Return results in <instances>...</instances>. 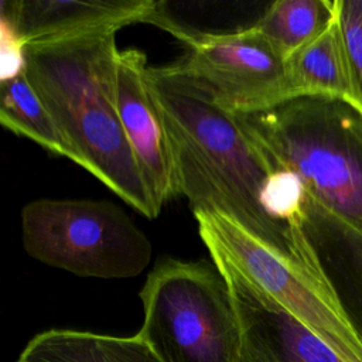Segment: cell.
<instances>
[{"instance_id":"3","label":"cell","mask_w":362,"mask_h":362,"mask_svg":"<svg viewBox=\"0 0 362 362\" xmlns=\"http://www.w3.org/2000/svg\"><path fill=\"white\" fill-rule=\"evenodd\" d=\"M272 163L304 191V211L362 225V113L327 98H297L240 115Z\"/></svg>"},{"instance_id":"14","label":"cell","mask_w":362,"mask_h":362,"mask_svg":"<svg viewBox=\"0 0 362 362\" xmlns=\"http://www.w3.org/2000/svg\"><path fill=\"white\" fill-rule=\"evenodd\" d=\"M338 0H277L252 24L287 61L335 20Z\"/></svg>"},{"instance_id":"9","label":"cell","mask_w":362,"mask_h":362,"mask_svg":"<svg viewBox=\"0 0 362 362\" xmlns=\"http://www.w3.org/2000/svg\"><path fill=\"white\" fill-rule=\"evenodd\" d=\"M163 7L151 0H13L1 1V21L25 47L134 23L163 28L170 17Z\"/></svg>"},{"instance_id":"16","label":"cell","mask_w":362,"mask_h":362,"mask_svg":"<svg viewBox=\"0 0 362 362\" xmlns=\"http://www.w3.org/2000/svg\"><path fill=\"white\" fill-rule=\"evenodd\" d=\"M338 24L348 62L362 98V0H338Z\"/></svg>"},{"instance_id":"4","label":"cell","mask_w":362,"mask_h":362,"mask_svg":"<svg viewBox=\"0 0 362 362\" xmlns=\"http://www.w3.org/2000/svg\"><path fill=\"white\" fill-rule=\"evenodd\" d=\"M137 335L161 362H242V328L229 284L212 262L164 259L140 291Z\"/></svg>"},{"instance_id":"11","label":"cell","mask_w":362,"mask_h":362,"mask_svg":"<svg viewBox=\"0 0 362 362\" xmlns=\"http://www.w3.org/2000/svg\"><path fill=\"white\" fill-rule=\"evenodd\" d=\"M304 228L344 308L362 332V225L304 211Z\"/></svg>"},{"instance_id":"1","label":"cell","mask_w":362,"mask_h":362,"mask_svg":"<svg viewBox=\"0 0 362 362\" xmlns=\"http://www.w3.org/2000/svg\"><path fill=\"white\" fill-rule=\"evenodd\" d=\"M150 82L170 134L180 195L194 212L221 214L288 264L327 277L304 228V191L276 167L240 115L163 66Z\"/></svg>"},{"instance_id":"12","label":"cell","mask_w":362,"mask_h":362,"mask_svg":"<svg viewBox=\"0 0 362 362\" xmlns=\"http://www.w3.org/2000/svg\"><path fill=\"white\" fill-rule=\"evenodd\" d=\"M286 72L291 99H337L362 113V98L348 62L338 10L332 24L318 38L286 61Z\"/></svg>"},{"instance_id":"2","label":"cell","mask_w":362,"mask_h":362,"mask_svg":"<svg viewBox=\"0 0 362 362\" xmlns=\"http://www.w3.org/2000/svg\"><path fill=\"white\" fill-rule=\"evenodd\" d=\"M24 47V74L76 156L126 204L147 218L160 211L144 184L122 127L116 99V33Z\"/></svg>"},{"instance_id":"13","label":"cell","mask_w":362,"mask_h":362,"mask_svg":"<svg viewBox=\"0 0 362 362\" xmlns=\"http://www.w3.org/2000/svg\"><path fill=\"white\" fill-rule=\"evenodd\" d=\"M17 362H161L136 334L113 337L74 329H49L34 337Z\"/></svg>"},{"instance_id":"15","label":"cell","mask_w":362,"mask_h":362,"mask_svg":"<svg viewBox=\"0 0 362 362\" xmlns=\"http://www.w3.org/2000/svg\"><path fill=\"white\" fill-rule=\"evenodd\" d=\"M0 122L14 134L76 163L72 147L24 72L0 82Z\"/></svg>"},{"instance_id":"5","label":"cell","mask_w":362,"mask_h":362,"mask_svg":"<svg viewBox=\"0 0 362 362\" xmlns=\"http://www.w3.org/2000/svg\"><path fill=\"white\" fill-rule=\"evenodd\" d=\"M21 232L33 259L81 277H134L151 259L148 238L109 201L35 199L21 211Z\"/></svg>"},{"instance_id":"6","label":"cell","mask_w":362,"mask_h":362,"mask_svg":"<svg viewBox=\"0 0 362 362\" xmlns=\"http://www.w3.org/2000/svg\"><path fill=\"white\" fill-rule=\"evenodd\" d=\"M194 215L211 259L229 263L345 362H362V332L344 308L328 277H315L288 264L221 214L198 211Z\"/></svg>"},{"instance_id":"10","label":"cell","mask_w":362,"mask_h":362,"mask_svg":"<svg viewBox=\"0 0 362 362\" xmlns=\"http://www.w3.org/2000/svg\"><path fill=\"white\" fill-rule=\"evenodd\" d=\"M212 262L226 279L235 301L242 328V362H345L229 263Z\"/></svg>"},{"instance_id":"7","label":"cell","mask_w":362,"mask_h":362,"mask_svg":"<svg viewBox=\"0 0 362 362\" xmlns=\"http://www.w3.org/2000/svg\"><path fill=\"white\" fill-rule=\"evenodd\" d=\"M185 51L164 65L238 115H255L291 100L286 61L252 25L225 33L198 31L173 21L167 30Z\"/></svg>"},{"instance_id":"8","label":"cell","mask_w":362,"mask_h":362,"mask_svg":"<svg viewBox=\"0 0 362 362\" xmlns=\"http://www.w3.org/2000/svg\"><path fill=\"white\" fill-rule=\"evenodd\" d=\"M144 52L119 51L116 99L122 127L154 205L180 195L170 134L150 82Z\"/></svg>"}]
</instances>
